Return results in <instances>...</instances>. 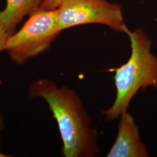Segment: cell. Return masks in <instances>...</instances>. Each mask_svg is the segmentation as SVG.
<instances>
[{"label":"cell","instance_id":"1","mask_svg":"<svg viewBox=\"0 0 157 157\" xmlns=\"http://www.w3.org/2000/svg\"><path fill=\"white\" fill-rule=\"evenodd\" d=\"M29 94L41 97L52 112L63 141L65 157H94L98 151L97 133L78 95L66 87H59L48 79L41 78L31 84Z\"/></svg>","mask_w":157,"mask_h":157},{"label":"cell","instance_id":"2","mask_svg":"<svg viewBox=\"0 0 157 157\" xmlns=\"http://www.w3.org/2000/svg\"><path fill=\"white\" fill-rule=\"evenodd\" d=\"M131 55L125 64L115 69L117 97L112 107L104 112L109 120L127 112L130 102L140 89L157 88V57L152 54L151 42L141 29L128 30Z\"/></svg>","mask_w":157,"mask_h":157},{"label":"cell","instance_id":"3","mask_svg":"<svg viewBox=\"0 0 157 157\" xmlns=\"http://www.w3.org/2000/svg\"><path fill=\"white\" fill-rule=\"evenodd\" d=\"M61 32L57 25V9L40 8L17 32L8 37L5 50L13 62L22 64L47 50Z\"/></svg>","mask_w":157,"mask_h":157},{"label":"cell","instance_id":"4","mask_svg":"<svg viewBox=\"0 0 157 157\" xmlns=\"http://www.w3.org/2000/svg\"><path fill=\"white\" fill-rule=\"evenodd\" d=\"M92 23L106 25L117 32L128 30L121 7L107 0H64L57 8V25L61 31Z\"/></svg>","mask_w":157,"mask_h":157},{"label":"cell","instance_id":"5","mask_svg":"<svg viewBox=\"0 0 157 157\" xmlns=\"http://www.w3.org/2000/svg\"><path fill=\"white\" fill-rule=\"evenodd\" d=\"M121 118L116 140L107 157H148L147 147L141 140L139 128L132 115L126 112Z\"/></svg>","mask_w":157,"mask_h":157},{"label":"cell","instance_id":"6","mask_svg":"<svg viewBox=\"0 0 157 157\" xmlns=\"http://www.w3.org/2000/svg\"><path fill=\"white\" fill-rule=\"evenodd\" d=\"M6 8L0 11V26L9 36L17 25L41 7L44 0H6Z\"/></svg>","mask_w":157,"mask_h":157},{"label":"cell","instance_id":"7","mask_svg":"<svg viewBox=\"0 0 157 157\" xmlns=\"http://www.w3.org/2000/svg\"><path fill=\"white\" fill-rule=\"evenodd\" d=\"M64 0H44L40 8L46 10H56Z\"/></svg>","mask_w":157,"mask_h":157},{"label":"cell","instance_id":"8","mask_svg":"<svg viewBox=\"0 0 157 157\" xmlns=\"http://www.w3.org/2000/svg\"><path fill=\"white\" fill-rule=\"evenodd\" d=\"M9 34L0 26V52L6 50V43Z\"/></svg>","mask_w":157,"mask_h":157},{"label":"cell","instance_id":"9","mask_svg":"<svg viewBox=\"0 0 157 157\" xmlns=\"http://www.w3.org/2000/svg\"><path fill=\"white\" fill-rule=\"evenodd\" d=\"M3 126H4V124H3V121H2V118L1 117V115L0 113V141H1V132L2 130V129L3 128ZM10 157L8 155H6V154H3L2 152L0 151V157Z\"/></svg>","mask_w":157,"mask_h":157}]
</instances>
